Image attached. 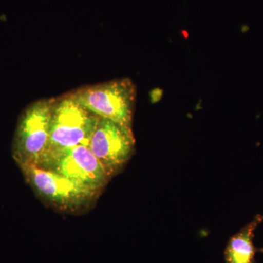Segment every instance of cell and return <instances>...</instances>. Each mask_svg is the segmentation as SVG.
<instances>
[{
  "label": "cell",
  "instance_id": "obj_2",
  "mask_svg": "<svg viewBox=\"0 0 263 263\" xmlns=\"http://www.w3.org/2000/svg\"><path fill=\"white\" fill-rule=\"evenodd\" d=\"M54 98H43L27 105L19 116L12 155L18 166L39 165L47 152Z\"/></svg>",
  "mask_w": 263,
  "mask_h": 263
},
{
  "label": "cell",
  "instance_id": "obj_3",
  "mask_svg": "<svg viewBox=\"0 0 263 263\" xmlns=\"http://www.w3.org/2000/svg\"><path fill=\"white\" fill-rule=\"evenodd\" d=\"M18 167L24 179L36 195L45 203L59 211H84L92 205L100 194L39 166Z\"/></svg>",
  "mask_w": 263,
  "mask_h": 263
},
{
  "label": "cell",
  "instance_id": "obj_4",
  "mask_svg": "<svg viewBox=\"0 0 263 263\" xmlns=\"http://www.w3.org/2000/svg\"><path fill=\"white\" fill-rule=\"evenodd\" d=\"M99 118L67 94L54 98L49 144L42 162L66 148L79 145L88 146Z\"/></svg>",
  "mask_w": 263,
  "mask_h": 263
},
{
  "label": "cell",
  "instance_id": "obj_6",
  "mask_svg": "<svg viewBox=\"0 0 263 263\" xmlns=\"http://www.w3.org/2000/svg\"><path fill=\"white\" fill-rule=\"evenodd\" d=\"M88 146L112 177L131 158L136 139L131 127L100 117Z\"/></svg>",
  "mask_w": 263,
  "mask_h": 263
},
{
  "label": "cell",
  "instance_id": "obj_5",
  "mask_svg": "<svg viewBox=\"0 0 263 263\" xmlns=\"http://www.w3.org/2000/svg\"><path fill=\"white\" fill-rule=\"evenodd\" d=\"M38 166L100 193L111 179L89 146L85 145L60 151Z\"/></svg>",
  "mask_w": 263,
  "mask_h": 263
},
{
  "label": "cell",
  "instance_id": "obj_7",
  "mask_svg": "<svg viewBox=\"0 0 263 263\" xmlns=\"http://www.w3.org/2000/svg\"><path fill=\"white\" fill-rule=\"evenodd\" d=\"M263 221V216L257 214L253 220L232 236L224 250L226 263H254V256L263 249L254 247V230Z\"/></svg>",
  "mask_w": 263,
  "mask_h": 263
},
{
  "label": "cell",
  "instance_id": "obj_1",
  "mask_svg": "<svg viewBox=\"0 0 263 263\" xmlns=\"http://www.w3.org/2000/svg\"><path fill=\"white\" fill-rule=\"evenodd\" d=\"M67 95L99 117L132 127L137 91L129 78L81 86Z\"/></svg>",
  "mask_w": 263,
  "mask_h": 263
}]
</instances>
